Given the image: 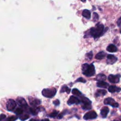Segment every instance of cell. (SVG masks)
Masks as SVG:
<instances>
[{
    "label": "cell",
    "instance_id": "6da1fadb",
    "mask_svg": "<svg viewBox=\"0 0 121 121\" xmlns=\"http://www.w3.org/2000/svg\"><path fill=\"white\" fill-rule=\"evenodd\" d=\"M104 26L102 24H97L94 27H92L89 31V36L97 39L104 34Z\"/></svg>",
    "mask_w": 121,
    "mask_h": 121
},
{
    "label": "cell",
    "instance_id": "7a4b0ae2",
    "mask_svg": "<svg viewBox=\"0 0 121 121\" xmlns=\"http://www.w3.org/2000/svg\"><path fill=\"white\" fill-rule=\"evenodd\" d=\"M82 71H83V74L86 76H93L95 74L94 66L93 64L88 65L87 63H85L82 66Z\"/></svg>",
    "mask_w": 121,
    "mask_h": 121
},
{
    "label": "cell",
    "instance_id": "3957f363",
    "mask_svg": "<svg viewBox=\"0 0 121 121\" xmlns=\"http://www.w3.org/2000/svg\"><path fill=\"white\" fill-rule=\"evenodd\" d=\"M43 96L47 98H52L56 93V89L55 88L44 89L42 92Z\"/></svg>",
    "mask_w": 121,
    "mask_h": 121
},
{
    "label": "cell",
    "instance_id": "277c9868",
    "mask_svg": "<svg viewBox=\"0 0 121 121\" xmlns=\"http://www.w3.org/2000/svg\"><path fill=\"white\" fill-rule=\"evenodd\" d=\"M17 103L13 99H9L6 104V107L8 111H13L16 108Z\"/></svg>",
    "mask_w": 121,
    "mask_h": 121
},
{
    "label": "cell",
    "instance_id": "5b68a950",
    "mask_svg": "<svg viewBox=\"0 0 121 121\" xmlns=\"http://www.w3.org/2000/svg\"><path fill=\"white\" fill-rule=\"evenodd\" d=\"M104 104L105 105H109L113 108H117L119 106V104L115 102L113 99L111 98H108L104 99Z\"/></svg>",
    "mask_w": 121,
    "mask_h": 121
},
{
    "label": "cell",
    "instance_id": "8992f818",
    "mask_svg": "<svg viewBox=\"0 0 121 121\" xmlns=\"http://www.w3.org/2000/svg\"><path fill=\"white\" fill-rule=\"evenodd\" d=\"M17 104L19 105V106H20L21 108L24 109H27L28 108V106H27V104L26 102V100H25L24 98H21V97H19V98L17 99L16 100Z\"/></svg>",
    "mask_w": 121,
    "mask_h": 121
},
{
    "label": "cell",
    "instance_id": "52a82bcc",
    "mask_svg": "<svg viewBox=\"0 0 121 121\" xmlns=\"http://www.w3.org/2000/svg\"><path fill=\"white\" fill-rule=\"evenodd\" d=\"M97 115L94 111H90L87 112L85 115L84 116V119L85 120H88V119H93L97 118Z\"/></svg>",
    "mask_w": 121,
    "mask_h": 121
},
{
    "label": "cell",
    "instance_id": "ba28073f",
    "mask_svg": "<svg viewBox=\"0 0 121 121\" xmlns=\"http://www.w3.org/2000/svg\"><path fill=\"white\" fill-rule=\"evenodd\" d=\"M67 104L68 105H72L74 104L78 105V104H80V100L74 96H70L69 100H68Z\"/></svg>",
    "mask_w": 121,
    "mask_h": 121
},
{
    "label": "cell",
    "instance_id": "9c48e42d",
    "mask_svg": "<svg viewBox=\"0 0 121 121\" xmlns=\"http://www.w3.org/2000/svg\"><path fill=\"white\" fill-rule=\"evenodd\" d=\"M120 78H121V75L119 74H117V75L110 74L108 77V79H109V82L112 83H117L119 82Z\"/></svg>",
    "mask_w": 121,
    "mask_h": 121
},
{
    "label": "cell",
    "instance_id": "30bf717a",
    "mask_svg": "<svg viewBox=\"0 0 121 121\" xmlns=\"http://www.w3.org/2000/svg\"><path fill=\"white\" fill-rule=\"evenodd\" d=\"M28 102H29V104H30L31 106H33V107L39 106L41 104V101L39 99L33 98H30V97L28 98Z\"/></svg>",
    "mask_w": 121,
    "mask_h": 121
},
{
    "label": "cell",
    "instance_id": "8fae6325",
    "mask_svg": "<svg viewBox=\"0 0 121 121\" xmlns=\"http://www.w3.org/2000/svg\"><path fill=\"white\" fill-rule=\"evenodd\" d=\"M117 60V58L115 57V56L109 54L107 56V63L109 65H113Z\"/></svg>",
    "mask_w": 121,
    "mask_h": 121
},
{
    "label": "cell",
    "instance_id": "7c38bea8",
    "mask_svg": "<svg viewBox=\"0 0 121 121\" xmlns=\"http://www.w3.org/2000/svg\"><path fill=\"white\" fill-rule=\"evenodd\" d=\"M79 100H80V103H81V105H91V100L83 96H81Z\"/></svg>",
    "mask_w": 121,
    "mask_h": 121
},
{
    "label": "cell",
    "instance_id": "4fadbf2b",
    "mask_svg": "<svg viewBox=\"0 0 121 121\" xmlns=\"http://www.w3.org/2000/svg\"><path fill=\"white\" fill-rule=\"evenodd\" d=\"M109 109L108 108L103 107V108L102 109V110H101L100 114L103 118H106L107 116V114L108 113H109Z\"/></svg>",
    "mask_w": 121,
    "mask_h": 121
},
{
    "label": "cell",
    "instance_id": "5bb4252c",
    "mask_svg": "<svg viewBox=\"0 0 121 121\" xmlns=\"http://www.w3.org/2000/svg\"><path fill=\"white\" fill-rule=\"evenodd\" d=\"M121 90V89L120 87H117V86H109V88H108V91L110 93H114V92H120Z\"/></svg>",
    "mask_w": 121,
    "mask_h": 121
},
{
    "label": "cell",
    "instance_id": "9a60e30c",
    "mask_svg": "<svg viewBox=\"0 0 121 121\" xmlns=\"http://www.w3.org/2000/svg\"><path fill=\"white\" fill-rule=\"evenodd\" d=\"M109 84L104 81H98L97 82V86L101 88L105 89L109 87Z\"/></svg>",
    "mask_w": 121,
    "mask_h": 121
},
{
    "label": "cell",
    "instance_id": "2e32d148",
    "mask_svg": "<svg viewBox=\"0 0 121 121\" xmlns=\"http://www.w3.org/2000/svg\"><path fill=\"white\" fill-rule=\"evenodd\" d=\"M107 51L110 53H115L117 51V48L114 44H110L107 47Z\"/></svg>",
    "mask_w": 121,
    "mask_h": 121
},
{
    "label": "cell",
    "instance_id": "e0dca14e",
    "mask_svg": "<svg viewBox=\"0 0 121 121\" xmlns=\"http://www.w3.org/2000/svg\"><path fill=\"white\" fill-rule=\"evenodd\" d=\"M82 15L87 19H90L91 18V12L88 9H84L82 13Z\"/></svg>",
    "mask_w": 121,
    "mask_h": 121
},
{
    "label": "cell",
    "instance_id": "ac0fdd59",
    "mask_svg": "<svg viewBox=\"0 0 121 121\" xmlns=\"http://www.w3.org/2000/svg\"><path fill=\"white\" fill-rule=\"evenodd\" d=\"M107 93V91L104 89H100L97 90V92H96V96H104Z\"/></svg>",
    "mask_w": 121,
    "mask_h": 121
},
{
    "label": "cell",
    "instance_id": "d6986e66",
    "mask_svg": "<svg viewBox=\"0 0 121 121\" xmlns=\"http://www.w3.org/2000/svg\"><path fill=\"white\" fill-rule=\"evenodd\" d=\"M105 56L106 53H104V52H100L96 54L95 58H96V59H97V60H102L103 58H104Z\"/></svg>",
    "mask_w": 121,
    "mask_h": 121
},
{
    "label": "cell",
    "instance_id": "ffe728a7",
    "mask_svg": "<svg viewBox=\"0 0 121 121\" xmlns=\"http://www.w3.org/2000/svg\"><path fill=\"white\" fill-rule=\"evenodd\" d=\"M96 79V80H97L98 82V81H103V80H105L106 79V76L104 74L100 73V74H98V75L97 76Z\"/></svg>",
    "mask_w": 121,
    "mask_h": 121
},
{
    "label": "cell",
    "instance_id": "44dd1931",
    "mask_svg": "<svg viewBox=\"0 0 121 121\" xmlns=\"http://www.w3.org/2000/svg\"><path fill=\"white\" fill-rule=\"evenodd\" d=\"M70 91H71V89H70L68 86L64 85V86H63L62 87L61 90H60V93H64V92H66L68 94H69Z\"/></svg>",
    "mask_w": 121,
    "mask_h": 121
},
{
    "label": "cell",
    "instance_id": "7402d4cb",
    "mask_svg": "<svg viewBox=\"0 0 121 121\" xmlns=\"http://www.w3.org/2000/svg\"><path fill=\"white\" fill-rule=\"evenodd\" d=\"M28 118H29V115L27 113H23L22 115L19 116V119L22 121H24L27 120Z\"/></svg>",
    "mask_w": 121,
    "mask_h": 121
},
{
    "label": "cell",
    "instance_id": "603a6c76",
    "mask_svg": "<svg viewBox=\"0 0 121 121\" xmlns=\"http://www.w3.org/2000/svg\"><path fill=\"white\" fill-rule=\"evenodd\" d=\"M72 93L75 96H81V92L78 91L77 89H73L72 91Z\"/></svg>",
    "mask_w": 121,
    "mask_h": 121
},
{
    "label": "cell",
    "instance_id": "cb8c5ba5",
    "mask_svg": "<svg viewBox=\"0 0 121 121\" xmlns=\"http://www.w3.org/2000/svg\"><path fill=\"white\" fill-rule=\"evenodd\" d=\"M14 112H15V114H17V115L20 116L23 113V109L21 108H17L15 109V111H14Z\"/></svg>",
    "mask_w": 121,
    "mask_h": 121
},
{
    "label": "cell",
    "instance_id": "d4e9b609",
    "mask_svg": "<svg viewBox=\"0 0 121 121\" xmlns=\"http://www.w3.org/2000/svg\"><path fill=\"white\" fill-rule=\"evenodd\" d=\"M17 119L18 117L16 116H11V117H9L7 118L5 121H15Z\"/></svg>",
    "mask_w": 121,
    "mask_h": 121
},
{
    "label": "cell",
    "instance_id": "484cf974",
    "mask_svg": "<svg viewBox=\"0 0 121 121\" xmlns=\"http://www.w3.org/2000/svg\"><path fill=\"white\" fill-rule=\"evenodd\" d=\"M81 108L84 110H90L92 106L91 105H81Z\"/></svg>",
    "mask_w": 121,
    "mask_h": 121
},
{
    "label": "cell",
    "instance_id": "4316f807",
    "mask_svg": "<svg viewBox=\"0 0 121 121\" xmlns=\"http://www.w3.org/2000/svg\"><path fill=\"white\" fill-rule=\"evenodd\" d=\"M58 115V112L55 111H53V112H52L51 114L49 115V117H51V118H55L56 117H57Z\"/></svg>",
    "mask_w": 121,
    "mask_h": 121
},
{
    "label": "cell",
    "instance_id": "83f0119b",
    "mask_svg": "<svg viewBox=\"0 0 121 121\" xmlns=\"http://www.w3.org/2000/svg\"><path fill=\"white\" fill-rule=\"evenodd\" d=\"M92 57H93L92 52H89V53H87L86 55H85V57H86L88 60H91V59H92Z\"/></svg>",
    "mask_w": 121,
    "mask_h": 121
},
{
    "label": "cell",
    "instance_id": "f1b7e54d",
    "mask_svg": "<svg viewBox=\"0 0 121 121\" xmlns=\"http://www.w3.org/2000/svg\"><path fill=\"white\" fill-rule=\"evenodd\" d=\"M75 82H81V83H85L86 82V80L82 78H78V79H77V80L75 81Z\"/></svg>",
    "mask_w": 121,
    "mask_h": 121
},
{
    "label": "cell",
    "instance_id": "f546056e",
    "mask_svg": "<svg viewBox=\"0 0 121 121\" xmlns=\"http://www.w3.org/2000/svg\"><path fill=\"white\" fill-rule=\"evenodd\" d=\"M98 14H97L96 13H93V20L94 21H96L98 20Z\"/></svg>",
    "mask_w": 121,
    "mask_h": 121
},
{
    "label": "cell",
    "instance_id": "4dcf8cb0",
    "mask_svg": "<svg viewBox=\"0 0 121 121\" xmlns=\"http://www.w3.org/2000/svg\"><path fill=\"white\" fill-rule=\"evenodd\" d=\"M6 116L4 114L0 115V121H5Z\"/></svg>",
    "mask_w": 121,
    "mask_h": 121
},
{
    "label": "cell",
    "instance_id": "1f68e13d",
    "mask_svg": "<svg viewBox=\"0 0 121 121\" xmlns=\"http://www.w3.org/2000/svg\"><path fill=\"white\" fill-rule=\"evenodd\" d=\"M117 25L119 27H121V17L117 20Z\"/></svg>",
    "mask_w": 121,
    "mask_h": 121
},
{
    "label": "cell",
    "instance_id": "d6a6232c",
    "mask_svg": "<svg viewBox=\"0 0 121 121\" xmlns=\"http://www.w3.org/2000/svg\"><path fill=\"white\" fill-rule=\"evenodd\" d=\"M53 104H54L55 105H56V106H58V105H59V100L57 99V100L53 101Z\"/></svg>",
    "mask_w": 121,
    "mask_h": 121
},
{
    "label": "cell",
    "instance_id": "836d02e7",
    "mask_svg": "<svg viewBox=\"0 0 121 121\" xmlns=\"http://www.w3.org/2000/svg\"><path fill=\"white\" fill-rule=\"evenodd\" d=\"M29 121H39V120H37V119H30Z\"/></svg>",
    "mask_w": 121,
    "mask_h": 121
},
{
    "label": "cell",
    "instance_id": "e575fe53",
    "mask_svg": "<svg viewBox=\"0 0 121 121\" xmlns=\"http://www.w3.org/2000/svg\"><path fill=\"white\" fill-rule=\"evenodd\" d=\"M41 121H49L48 119H43V120H42Z\"/></svg>",
    "mask_w": 121,
    "mask_h": 121
},
{
    "label": "cell",
    "instance_id": "d590c367",
    "mask_svg": "<svg viewBox=\"0 0 121 121\" xmlns=\"http://www.w3.org/2000/svg\"><path fill=\"white\" fill-rule=\"evenodd\" d=\"M113 121H121V119H116V120H114Z\"/></svg>",
    "mask_w": 121,
    "mask_h": 121
},
{
    "label": "cell",
    "instance_id": "8d00e7d4",
    "mask_svg": "<svg viewBox=\"0 0 121 121\" xmlns=\"http://www.w3.org/2000/svg\"><path fill=\"white\" fill-rule=\"evenodd\" d=\"M120 32H121V31H120Z\"/></svg>",
    "mask_w": 121,
    "mask_h": 121
}]
</instances>
